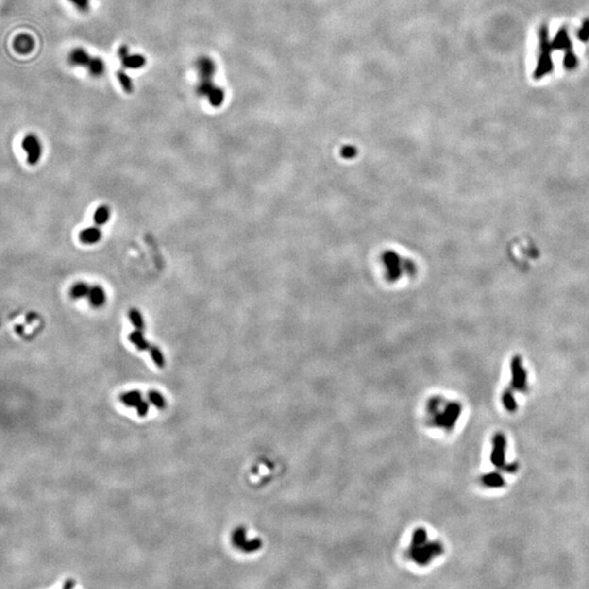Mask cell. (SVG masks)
I'll return each mask as SVG.
<instances>
[{
	"mask_svg": "<svg viewBox=\"0 0 589 589\" xmlns=\"http://www.w3.org/2000/svg\"><path fill=\"white\" fill-rule=\"evenodd\" d=\"M443 552V546L439 541H430L428 539L427 531L424 529H418L409 540L408 553L409 557L417 564L426 565L432 561L436 556L440 555Z\"/></svg>",
	"mask_w": 589,
	"mask_h": 589,
	"instance_id": "6da1fadb",
	"label": "cell"
},
{
	"mask_svg": "<svg viewBox=\"0 0 589 589\" xmlns=\"http://www.w3.org/2000/svg\"><path fill=\"white\" fill-rule=\"evenodd\" d=\"M460 411H462V407L456 402L446 403L444 409L441 410L440 397L432 398L427 407V413L431 416L433 424L439 428L447 429V430L455 426Z\"/></svg>",
	"mask_w": 589,
	"mask_h": 589,
	"instance_id": "7a4b0ae2",
	"label": "cell"
},
{
	"mask_svg": "<svg viewBox=\"0 0 589 589\" xmlns=\"http://www.w3.org/2000/svg\"><path fill=\"white\" fill-rule=\"evenodd\" d=\"M382 262L385 269V275L392 282L404 276L413 275L416 269L415 264L410 259L391 250L385 251L382 254Z\"/></svg>",
	"mask_w": 589,
	"mask_h": 589,
	"instance_id": "3957f363",
	"label": "cell"
},
{
	"mask_svg": "<svg viewBox=\"0 0 589 589\" xmlns=\"http://www.w3.org/2000/svg\"><path fill=\"white\" fill-rule=\"evenodd\" d=\"M539 38H540V51L538 65L536 68L534 77L536 79H541L547 73L552 71V60H551V51L553 50L552 43L549 41L548 36V29L546 25H542L539 31Z\"/></svg>",
	"mask_w": 589,
	"mask_h": 589,
	"instance_id": "277c9868",
	"label": "cell"
},
{
	"mask_svg": "<svg viewBox=\"0 0 589 589\" xmlns=\"http://www.w3.org/2000/svg\"><path fill=\"white\" fill-rule=\"evenodd\" d=\"M553 50H561L565 51L564 57V67L569 70H572L577 66V58L575 57L572 51V43L570 41L569 34L566 29H561L557 32L555 38L552 42Z\"/></svg>",
	"mask_w": 589,
	"mask_h": 589,
	"instance_id": "5b68a950",
	"label": "cell"
},
{
	"mask_svg": "<svg viewBox=\"0 0 589 589\" xmlns=\"http://www.w3.org/2000/svg\"><path fill=\"white\" fill-rule=\"evenodd\" d=\"M505 449L506 439L502 433H497L493 438L492 453H491V463L495 467L503 468L505 466Z\"/></svg>",
	"mask_w": 589,
	"mask_h": 589,
	"instance_id": "8992f818",
	"label": "cell"
},
{
	"mask_svg": "<svg viewBox=\"0 0 589 589\" xmlns=\"http://www.w3.org/2000/svg\"><path fill=\"white\" fill-rule=\"evenodd\" d=\"M22 148L28 153V163L30 165H35L39 161L42 155L41 142L36 135H28L22 141Z\"/></svg>",
	"mask_w": 589,
	"mask_h": 589,
	"instance_id": "52a82bcc",
	"label": "cell"
},
{
	"mask_svg": "<svg viewBox=\"0 0 589 589\" xmlns=\"http://www.w3.org/2000/svg\"><path fill=\"white\" fill-rule=\"evenodd\" d=\"M512 387L518 392H526L527 379L526 372L522 369L520 358H514L512 361Z\"/></svg>",
	"mask_w": 589,
	"mask_h": 589,
	"instance_id": "ba28073f",
	"label": "cell"
},
{
	"mask_svg": "<svg viewBox=\"0 0 589 589\" xmlns=\"http://www.w3.org/2000/svg\"><path fill=\"white\" fill-rule=\"evenodd\" d=\"M197 68L199 70L201 79H212L215 72V65L213 60L207 58V57H202L198 60Z\"/></svg>",
	"mask_w": 589,
	"mask_h": 589,
	"instance_id": "9c48e42d",
	"label": "cell"
},
{
	"mask_svg": "<svg viewBox=\"0 0 589 589\" xmlns=\"http://www.w3.org/2000/svg\"><path fill=\"white\" fill-rule=\"evenodd\" d=\"M80 241L82 243H85V245H93V243H96L101 240V229L95 226V227H88L83 229L81 233L79 235Z\"/></svg>",
	"mask_w": 589,
	"mask_h": 589,
	"instance_id": "30bf717a",
	"label": "cell"
},
{
	"mask_svg": "<svg viewBox=\"0 0 589 589\" xmlns=\"http://www.w3.org/2000/svg\"><path fill=\"white\" fill-rule=\"evenodd\" d=\"M91 59L92 57L88 55L85 50H81V48L73 50L71 54L69 55V61L74 66H83V67L87 68Z\"/></svg>",
	"mask_w": 589,
	"mask_h": 589,
	"instance_id": "8fae6325",
	"label": "cell"
},
{
	"mask_svg": "<svg viewBox=\"0 0 589 589\" xmlns=\"http://www.w3.org/2000/svg\"><path fill=\"white\" fill-rule=\"evenodd\" d=\"M120 60H121V64L123 65V67L128 68V69H140V68L144 67L145 63H147V60H145V58L142 55L127 54L126 56L121 57Z\"/></svg>",
	"mask_w": 589,
	"mask_h": 589,
	"instance_id": "7c38bea8",
	"label": "cell"
},
{
	"mask_svg": "<svg viewBox=\"0 0 589 589\" xmlns=\"http://www.w3.org/2000/svg\"><path fill=\"white\" fill-rule=\"evenodd\" d=\"M33 47H34V41L32 37L29 36V35L22 34V35H20V36H17L15 41L16 50L21 52V54H28V52H30L33 50Z\"/></svg>",
	"mask_w": 589,
	"mask_h": 589,
	"instance_id": "4fadbf2b",
	"label": "cell"
},
{
	"mask_svg": "<svg viewBox=\"0 0 589 589\" xmlns=\"http://www.w3.org/2000/svg\"><path fill=\"white\" fill-rule=\"evenodd\" d=\"M88 301L93 307H101L103 305L106 300V295L104 289L101 286H93L91 287L90 294L87 296Z\"/></svg>",
	"mask_w": 589,
	"mask_h": 589,
	"instance_id": "5bb4252c",
	"label": "cell"
},
{
	"mask_svg": "<svg viewBox=\"0 0 589 589\" xmlns=\"http://www.w3.org/2000/svg\"><path fill=\"white\" fill-rule=\"evenodd\" d=\"M128 338H129L132 344H135V346L138 348L139 351H150L151 346H152V345L144 338L142 331L136 330L131 332V333L128 335Z\"/></svg>",
	"mask_w": 589,
	"mask_h": 589,
	"instance_id": "9a60e30c",
	"label": "cell"
},
{
	"mask_svg": "<svg viewBox=\"0 0 589 589\" xmlns=\"http://www.w3.org/2000/svg\"><path fill=\"white\" fill-rule=\"evenodd\" d=\"M481 482L489 488H501L505 485V480L499 472L487 473L481 478Z\"/></svg>",
	"mask_w": 589,
	"mask_h": 589,
	"instance_id": "2e32d148",
	"label": "cell"
},
{
	"mask_svg": "<svg viewBox=\"0 0 589 589\" xmlns=\"http://www.w3.org/2000/svg\"><path fill=\"white\" fill-rule=\"evenodd\" d=\"M119 400L122 403V404H125L127 407H135L140 404V402L142 401V393L139 391H131V392H127L121 394L120 396H119Z\"/></svg>",
	"mask_w": 589,
	"mask_h": 589,
	"instance_id": "e0dca14e",
	"label": "cell"
},
{
	"mask_svg": "<svg viewBox=\"0 0 589 589\" xmlns=\"http://www.w3.org/2000/svg\"><path fill=\"white\" fill-rule=\"evenodd\" d=\"M109 215H110V211L108 209V206L106 205H101L100 207H97L95 213H94V223L96 226H101L105 225L107 223V220L109 219Z\"/></svg>",
	"mask_w": 589,
	"mask_h": 589,
	"instance_id": "ac0fdd59",
	"label": "cell"
},
{
	"mask_svg": "<svg viewBox=\"0 0 589 589\" xmlns=\"http://www.w3.org/2000/svg\"><path fill=\"white\" fill-rule=\"evenodd\" d=\"M502 402H503L504 407H505V409L507 411H510V413H514V411L517 410V403H516V400L514 398V395H513L511 389H506V391L503 393Z\"/></svg>",
	"mask_w": 589,
	"mask_h": 589,
	"instance_id": "d6986e66",
	"label": "cell"
},
{
	"mask_svg": "<svg viewBox=\"0 0 589 589\" xmlns=\"http://www.w3.org/2000/svg\"><path fill=\"white\" fill-rule=\"evenodd\" d=\"M91 287L88 286L86 283H78V284H75L71 288V296L74 299L83 298V297L88 296Z\"/></svg>",
	"mask_w": 589,
	"mask_h": 589,
	"instance_id": "ffe728a7",
	"label": "cell"
},
{
	"mask_svg": "<svg viewBox=\"0 0 589 589\" xmlns=\"http://www.w3.org/2000/svg\"><path fill=\"white\" fill-rule=\"evenodd\" d=\"M206 97H207V99H209L210 104L212 106H215V107H216V106H219L221 103H223V101H224V92H223V90H221L220 87L215 86L213 88V90H212L209 93V95H207Z\"/></svg>",
	"mask_w": 589,
	"mask_h": 589,
	"instance_id": "44dd1931",
	"label": "cell"
},
{
	"mask_svg": "<svg viewBox=\"0 0 589 589\" xmlns=\"http://www.w3.org/2000/svg\"><path fill=\"white\" fill-rule=\"evenodd\" d=\"M129 319L132 324L135 325L136 330L143 331L144 330V321L143 317L138 309H131L129 311Z\"/></svg>",
	"mask_w": 589,
	"mask_h": 589,
	"instance_id": "7402d4cb",
	"label": "cell"
},
{
	"mask_svg": "<svg viewBox=\"0 0 589 589\" xmlns=\"http://www.w3.org/2000/svg\"><path fill=\"white\" fill-rule=\"evenodd\" d=\"M87 69L90 70V72L95 75V77H99V75H101L105 70V65L103 63V60L100 58H92L90 64L87 66Z\"/></svg>",
	"mask_w": 589,
	"mask_h": 589,
	"instance_id": "603a6c76",
	"label": "cell"
},
{
	"mask_svg": "<svg viewBox=\"0 0 589 589\" xmlns=\"http://www.w3.org/2000/svg\"><path fill=\"white\" fill-rule=\"evenodd\" d=\"M148 397L150 402L158 409H164L166 407V402L164 400V396L157 391H150L148 393Z\"/></svg>",
	"mask_w": 589,
	"mask_h": 589,
	"instance_id": "cb8c5ba5",
	"label": "cell"
},
{
	"mask_svg": "<svg viewBox=\"0 0 589 589\" xmlns=\"http://www.w3.org/2000/svg\"><path fill=\"white\" fill-rule=\"evenodd\" d=\"M150 355L151 358H152V360L155 365H156L158 368H164L165 367V359H164V356L161 352V349H159L157 346H151L150 348Z\"/></svg>",
	"mask_w": 589,
	"mask_h": 589,
	"instance_id": "d4e9b609",
	"label": "cell"
},
{
	"mask_svg": "<svg viewBox=\"0 0 589 589\" xmlns=\"http://www.w3.org/2000/svg\"><path fill=\"white\" fill-rule=\"evenodd\" d=\"M117 78L123 90H125L127 93H132V91H134V83H132L131 78L128 77V75L123 71H118Z\"/></svg>",
	"mask_w": 589,
	"mask_h": 589,
	"instance_id": "484cf974",
	"label": "cell"
},
{
	"mask_svg": "<svg viewBox=\"0 0 589 589\" xmlns=\"http://www.w3.org/2000/svg\"><path fill=\"white\" fill-rule=\"evenodd\" d=\"M577 36L579 38V41L588 42V39H589V19L584 21L583 26L578 31Z\"/></svg>",
	"mask_w": 589,
	"mask_h": 589,
	"instance_id": "4316f807",
	"label": "cell"
},
{
	"mask_svg": "<svg viewBox=\"0 0 589 589\" xmlns=\"http://www.w3.org/2000/svg\"><path fill=\"white\" fill-rule=\"evenodd\" d=\"M136 408V413H138V416L141 418H144L145 416L148 415L149 410H150V404L149 402L147 401H141L140 404L135 407Z\"/></svg>",
	"mask_w": 589,
	"mask_h": 589,
	"instance_id": "83f0119b",
	"label": "cell"
},
{
	"mask_svg": "<svg viewBox=\"0 0 589 589\" xmlns=\"http://www.w3.org/2000/svg\"><path fill=\"white\" fill-rule=\"evenodd\" d=\"M70 1L73 2L80 10L85 11L88 9V2H90V0H70Z\"/></svg>",
	"mask_w": 589,
	"mask_h": 589,
	"instance_id": "f1b7e54d",
	"label": "cell"
},
{
	"mask_svg": "<svg viewBox=\"0 0 589 589\" xmlns=\"http://www.w3.org/2000/svg\"><path fill=\"white\" fill-rule=\"evenodd\" d=\"M74 585H75V582L73 581V579H68V581L64 584V588L65 589L72 588V587H74Z\"/></svg>",
	"mask_w": 589,
	"mask_h": 589,
	"instance_id": "f546056e",
	"label": "cell"
}]
</instances>
